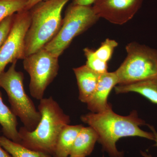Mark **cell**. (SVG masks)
Wrapping results in <instances>:
<instances>
[{
    "instance_id": "obj_9",
    "label": "cell",
    "mask_w": 157,
    "mask_h": 157,
    "mask_svg": "<svg viewBox=\"0 0 157 157\" xmlns=\"http://www.w3.org/2000/svg\"><path fill=\"white\" fill-rule=\"evenodd\" d=\"M143 2L144 0H97L93 8L100 18L121 25L134 17Z\"/></svg>"
},
{
    "instance_id": "obj_4",
    "label": "cell",
    "mask_w": 157,
    "mask_h": 157,
    "mask_svg": "<svg viewBox=\"0 0 157 157\" xmlns=\"http://www.w3.org/2000/svg\"><path fill=\"white\" fill-rule=\"evenodd\" d=\"M17 61L13 62L7 71L0 73V88L5 90L11 105V109L28 131L36 128L41 115L24 86L22 72L16 70Z\"/></svg>"
},
{
    "instance_id": "obj_17",
    "label": "cell",
    "mask_w": 157,
    "mask_h": 157,
    "mask_svg": "<svg viewBox=\"0 0 157 157\" xmlns=\"http://www.w3.org/2000/svg\"><path fill=\"white\" fill-rule=\"evenodd\" d=\"M28 0H0V23L7 17L25 10Z\"/></svg>"
},
{
    "instance_id": "obj_12",
    "label": "cell",
    "mask_w": 157,
    "mask_h": 157,
    "mask_svg": "<svg viewBox=\"0 0 157 157\" xmlns=\"http://www.w3.org/2000/svg\"><path fill=\"white\" fill-rule=\"evenodd\" d=\"M98 140V135L91 127L83 126L74 141L69 157L88 156L91 153Z\"/></svg>"
},
{
    "instance_id": "obj_18",
    "label": "cell",
    "mask_w": 157,
    "mask_h": 157,
    "mask_svg": "<svg viewBox=\"0 0 157 157\" xmlns=\"http://www.w3.org/2000/svg\"><path fill=\"white\" fill-rule=\"evenodd\" d=\"M83 52L86 59V65L90 69L99 74L108 72V63L98 58L95 54L94 49L85 48L83 49Z\"/></svg>"
},
{
    "instance_id": "obj_20",
    "label": "cell",
    "mask_w": 157,
    "mask_h": 157,
    "mask_svg": "<svg viewBox=\"0 0 157 157\" xmlns=\"http://www.w3.org/2000/svg\"><path fill=\"white\" fill-rule=\"evenodd\" d=\"M14 14L7 17L0 23V48L11 30L14 21Z\"/></svg>"
},
{
    "instance_id": "obj_26",
    "label": "cell",
    "mask_w": 157,
    "mask_h": 157,
    "mask_svg": "<svg viewBox=\"0 0 157 157\" xmlns=\"http://www.w3.org/2000/svg\"><path fill=\"white\" fill-rule=\"evenodd\" d=\"M53 157H57V156H53Z\"/></svg>"
},
{
    "instance_id": "obj_19",
    "label": "cell",
    "mask_w": 157,
    "mask_h": 157,
    "mask_svg": "<svg viewBox=\"0 0 157 157\" xmlns=\"http://www.w3.org/2000/svg\"><path fill=\"white\" fill-rule=\"evenodd\" d=\"M118 46L115 40L107 39L101 43V46L94 50L95 54L98 58L108 63L112 58L114 49Z\"/></svg>"
},
{
    "instance_id": "obj_15",
    "label": "cell",
    "mask_w": 157,
    "mask_h": 157,
    "mask_svg": "<svg viewBox=\"0 0 157 157\" xmlns=\"http://www.w3.org/2000/svg\"><path fill=\"white\" fill-rule=\"evenodd\" d=\"M83 127L82 124H68L62 129L58 138L53 156L69 157L74 141Z\"/></svg>"
},
{
    "instance_id": "obj_8",
    "label": "cell",
    "mask_w": 157,
    "mask_h": 157,
    "mask_svg": "<svg viewBox=\"0 0 157 157\" xmlns=\"http://www.w3.org/2000/svg\"><path fill=\"white\" fill-rule=\"evenodd\" d=\"M31 22L30 13L23 10L14 14L8 36L0 48V73L9 63L25 57V39Z\"/></svg>"
},
{
    "instance_id": "obj_2",
    "label": "cell",
    "mask_w": 157,
    "mask_h": 157,
    "mask_svg": "<svg viewBox=\"0 0 157 157\" xmlns=\"http://www.w3.org/2000/svg\"><path fill=\"white\" fill-rule=\"evenodd\" d=\"M38 110L41 120L32 131L24 127L18 130L20 143L36 151L54 156L58 138L62 129L70 124V118L52 97L40 100Z\"/></svg>"
},
{
    "instance_id": "obj_24",
    "label": "cell",
    "mask_w": 157,
    "mask_h": 157,
    "mask_svg": "<svg viewBox=\"0 0 157 157\" xmlns=\"http://www.w3.org/2000/svg\"><path fill=\"white\" fill-rule=\"evenodd\" d=\"M0 157H12L0 144Z\"/></svg>"
},
{
    "instance_id": "obj_21",
    "label": "cell",
    "mask_w": 157,
    "mask_h": 157,
    "mask_svg": "<svg viewBox=\"0 0 157 157\" xmlns=\"http://www.w3.org/2000/svg\"><path fill=\"white\" fill-rule=\"evenodd\" d=\"M97 0H73L72 4L73 5L80 6H91Z\"/></svg>"
},
{
    "instance_id": "obj_6",
    "label": "cell",
    "mask_w": 157,
    "mask_h": 157,
    "mask_svg": "<svg viewBox=\"0 0 157 157\" xmlns=\"http://www.w3.org/2000/svg\"><path fill=\"white\" fill-rule=\"evenodd\" d=\"M127 56L115 71L118 85L157 78V49L132 42L126 46Z\"/></svg>"
},
{
    "instance_id": "obj_10",
    "label": "cell",
    "mask_w": 157,
    "mask_h": 157,
    "mask_svg": "<svg viewBox=\"0 0 157 157\" xmlns=\"http://www.w3.org/2000/svg\"><path fill=\"white\" fill-rule=\"evenodd\" d=\"M118 84V79L114 72L101 74L94 92L86 104L88 109L94 113L105 111L112 107L108 102L109 94Z\"/></svg>"
},
{
    "instance_id": "obj_22",
    "label": "cell",
    "mask_w": 157,
    "mask_h": 157,
    "mask_svg": "<svg viewBox=\"0 0 157 157\" xmlns=\"http://www.w3.org/2000/svg\"><path fill=\"white\" fill-rule=\"evenodd\" d=\"M45 1H47V0H28L25 10H28L29 11V10H30L32 8H33L34 6L38 4V3Z\"/></svg>"
},
{
    "instance_id": "obj_14",
    "label": "cell",
    "mask_w": 157,
    "mask_h": 157,
    "mask_svg": "<svg viewBox=\"0 0 157 157\" xmlns=\"http://www.w3.org/2000/svg\"><path fill=\"white\" fill-rule=\"evenodd\" d=\"M0 125L3 136L14 142L20 143L19 132L17 129V117L4 103L0 90Z\"/></svg>"
},
{
    "instance_id": "obj_5",
    "label": "cell",
    "mask_w": 157,
    "mask_h": 157,
    "mask_svg": "<svg viewBox=\"0 0 157 157\" xmlns=\"http://www.w3.org/2000/svg\"><path fill=\"white\" fill-rule=\"evenodd\" d=\"M99 18L93 6L72 3L65 12L58 33L44 48L59 58L74 38L92 26Z\"/></svg>"
},
{
    "instance_id": "obj_7",
    "label": "cell",
    "mask_w": 157,
    "mask_h": 157,
    "mask_svg": "<svg viewBox=\"0 0 157 157\" xmlns=\"http://www.w3.org/2000/svg\"><path fill=\"white\" fill-rule=\"evenodd\" d=\"M23 67L30 76L29 91L38 100L44 98L46 89L58 73L59 58L43 48L26 56Z\"/></svg>"
},
{
    "instance_id": "obj_13",
    "label": "cell",
    "mask_w": 157,
    "mask_h": 157,
    "mask_svg": "<svg viewBox=\"0 0 157 157\" xmlns=\"http://www.w3.org/2000/svg\"><path fill=\"white\" fill-rule=\"evenodd\" d=\"M117 94L135 92L139 94L153 104H157V78L125 85H118L114 87Z\"/></svg>"
},
{
    "instance_id": "obj_23",
    "label": "cell",
    "mask_w": 157,
    "mask_h": 157,
    "mask_svg": "<svg viewBox=\"0 0 157 157\" xmlns=\"http://www.w3.org/2000/svg\"><path fill=\"white\" fill-rule=\"evenodd\" d=\"M147 126L151 130V132H152L154 135V141H155V144L154 145V146L157 147V132L156 131L155 129V128L154 127L150 125L147 124Z\"/></svg>"
},
{
    "instance_id": "obj_11",
    "label": "cell",
    "mask_w": 157,
    "mask_h": 157,
    "mask_svg": "<svg viewBox=\"0 0 157 157\" xmlns=\"http://www.w3.org/2000/svg\"><path fill=\"white\" fill-rule=\"evenodd\" d=\"M73 70L78 86V99L82 103H86L94 92L101 74L86 65L73 68Z\"/></svg>"
},
{
    "instance_id": "obj_16",
    "label": "cell",
    "mask_w": 157,
    "mask_h": 157,
    "mask_svg": "<svg viewBox=\"0 0 157 157\" xmlns=\"http://www.w3.org/2000/svg\"><path fill=\"white\" fill-rule=\"evenodd\" d=\"M0 144L12 157H52L45 153L27 148L4 136H0Z\"/></svg>"
},
{
    "instance_id": "obj_3",
    "label": "cell",
    "mask_w": 157,
    "mask_h": 157,
    "mask_svg": "<svg viewBox=\"0 0 157 157\" xmlns=\"http://www.w3.org/2000/svg\"><path fill=\"white\" fill-rule=\"evenodd\" d=\"M70 0H47L29 10L31 22L25 39V57L44 48L61 26L62 12Z\"/></svg>"
},
{
    "instance_id": "obj_25",
    "label": "cell",
    "mask_w": 157,
    "mask_h": 157,
    "mask_svg": "<svg viewBox=\"0 0 157 157\" xmlns=\"http://www.w3.org/2000/svg\"><path fill=\"white\" fill-rule=\"evenodd\" d=\"M140 154L144 157H153L151 155L148 154L145 152L141 151H140Z\"/></svg>"
},
{
    "instance_id": "obj_1",
    "label": "cell",
    "mask_w": 157,
    "mask_h": 157,
    "mask_svg": "<svg viewBox=\"0 0 157 157\" xmlns=\"http://www.w3.org/2000/svg\"><path fill=\"white\" fill-rule=\"evenodd\" d=\"M81 120L94 130L98 141L111 157H123V154L116 147L117 142L122 137H138L154 140L152 132H145L140 128L146 124L138 117L136 111L128 116H121L114 112L111 107L103 112L84 114Z\"/></svg>"
}]
</instances>
